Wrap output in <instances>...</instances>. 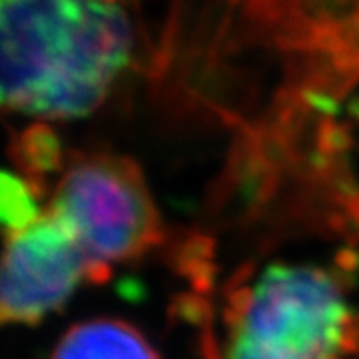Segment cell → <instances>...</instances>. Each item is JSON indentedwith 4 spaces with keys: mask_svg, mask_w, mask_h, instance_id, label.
Wrapping results in <instances>:
<instances>
[{
    "mask_svg": "<svg viewBox=\"0 0 359 359\" xmlns=\"http://www.w3.org/2000/svg\"><path fill=\"white\" fill-rule=\"evenodd\" d=\"M108 0H0V112L74 120L98 110L130 58Z\"/></svg>",
    "mask_w": 359,
    "mask_h": 359,
    "instance_id": "1",
    "label": "cell"
},
{
    "mask_svg": "<svg viewBox=\"0 0 359 359\" xmlns=\"http://www.w3.org/2000/svg\"><path fill=\"white\" fill-rule=\"evenodd\" d=\"M222 359H347L359 320L344 273L320 264H269L231 294Z\"/></svg>",
    "mask_w": 359,
    "mask_h": 359,
    "instance_id": "2",
    "label": "cell"
},
{
    "mask_svg": "<svg viewBox=\"0 0 359 359\" xmlns=\"http://www.w3.org/2000/svg\"><path fill=\"white\" fill-rule=\"evenodd\" d=\"M65 224L104 282L116 264L146 256L166 231L140 166L122 156L70 160L52 188L48 210Z\"/></svg>",
    "mask_w": 359,
    "mask_h": 359,
    "instance_id": "3",
    "label": "cell"
},
{
    "mask_svg": "<svg viewBox=\"0 0 359 359\" xmlns=\"http://www.w3.org/2000/svg\"><path fill=\"white\" fill-rule=\"evenodd\" d=\"M94 269L65 224L44 212L6 236L0 252V325H32L58 311Z\"/></svg>",
    "mask_w": 359,
    "mask_h": 359,
    "instance_id": "4",
    "label": "cell"
},
{
    "mask_svg": "<svg viewBox=\"0 0 359 359\" xmlns=\"http://www.w3.org/2000/svg\"><path fill=\"white\" fill-rule=\"evenodd\" d=\"M50 359H160L138 327L122 320L80 321L56 344Z\"/></svg>",
    "mask_w": 359,
    "mask_h": 359,
    "instance_id": "5",
    "label": "cell"
},
{
    "mask_svg": "<svg viewBox=\"0 0 359 359\" xmlns=\"http://www.w3.org/2000/svg\"><path fill=\"white\" fill-rule=\"evenodd\" d=\"M39 194V188L26 176L0 170V233L11 236L44 214Z\"/></svg>",
    "mask_w": 359,
    "mask_h": 359,
    "instance_id": "6",
    "label": "cell"
}]
</instances>
